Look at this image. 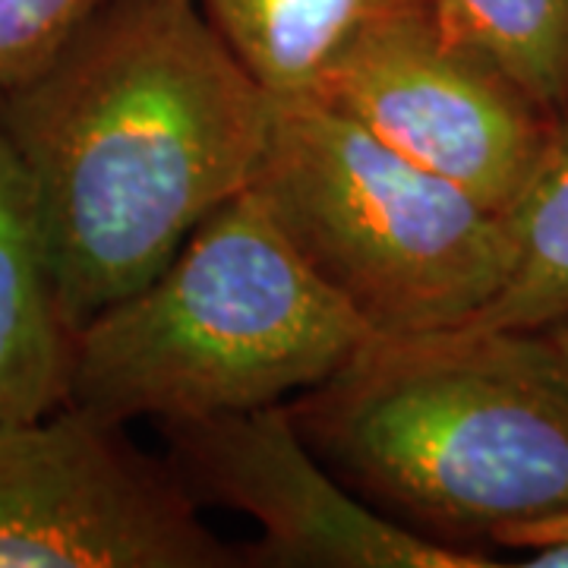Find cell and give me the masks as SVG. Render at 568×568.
<instances>
[{
	"mask_svg": "<svg viewBox=\"0 0 568 568\" xmlns=\"http://www.w3.org/2000/svg\"><path fill=\"white\" fill-rule=\"evenodd\" d=\"M275 104L193 0H108L0 99L70 323L136 294L250 190Z\"/></svg>",
	"mask_w": 568,
	"mask_h": 568,
	"instance_id": "1",
	"label": "cell"
},
{
	"mask_svg": "<svg viewBox=\"0 0 568 568\" xmlns=\"http://www.w3.org/2000/svg\"><path fill=\"white\" fill-rule=\"evenodd\" d=\"M364 503L446 547H521L568 518V376L537 332L373 338L291 398Z\"/></svg>",
	"mask_w": 568,
	"mask_h": 568,
	"instance_id": "2",
	"label": "cell"
},
{
	"mask_svg": "<svg viewBox=\"0 0 568 568\" xmlns=\"http://www.w3.org/2000/svg\"><path fill=\"white\" fill-rule=\"evenodd\" d=\"M373 338L246 190L145 287L80 325L70 405L126 426L282 405Z\"/></svg>",
	"mask_w": 568,
	"mask_h": 568,
	"instance_id": "3",
	"label": "cell"
},
{
	"mask_svg": "<svg viewBox=\"0 0 568 568\" xmlns=\"http://www.w3.org/2000/svg\"><path fill=\"white\" fill-rule=\"evenodd\" d=\"M250 190L376 338L458 328L506 278V212L320 99L275 104Z\"/></svg>",
	"mask_w": 568,
	"mask_h": 568,
	"instance_id": "4",
	"label": "cell"
},
{
	"mask_svg": "<svg viewBox=\"0 0 568 568\" xmlns=\"http://www.w3.org/2000/svg\"><path fill=\"white\" fill-rule=\"evenodd\" d=\"M310 99L499 212L518 200L559 123L448 0L366 29Z\"/></svg>",
	"mask_w": 568,
	"mask_h": 568,
	"instance_id": "5",
	"label": "cell"
},
{
	"mask_svg": "<svg viewBox=\"0 0 568 568\" xmlns=\"http://www.w3.org/2000/svg\"><path fill=\"white\" fill-rule=\"evenodd\" d=\"M168 455L67 405L0 424V568H237Z\"/></svg>",
	"mask_w": 568,
	"mask_h": 568,
	"instance_id": "6",
	"label": "cell"
},
{
	"mask_svg": "<svg viewBox=\"0 0 568 568\" xmlns=\"http://www.w3.org/2000/svg\"><path fill=\"white\" fill-rule=\"evenodd\" d=\"M168 462L200 508L246 515L250 568H487L484 552L420 537L364 503L310 448L282 405L162 420Z\"/></svg>",
	"mask_w": 568,
	"mask_h": 568,
	"instance_id": "7",
	"label": "cell"
},
{
	"mask_svg": "<svg viewBox=\"0 0 568 568\" xmlns=\"http://www.w3.org/2000/svg\"><path fill=\"white\" fill-rule=\"evenodd\" d=\"M77 332L63 310L36 183L0 130V424L70 405Z\"/></svg>",
	"mask_w": 568,
	"mask_h": 568,
	"instance_id": "8",
	"label": "cell"
},
{
	"mask_svg": "<svg viewBox=\"0 0 568 568\" xmlns=\"http://www.w3.org/2000/svg\"><path fill=\"white\" fill-rule=\"evenodd\" d=\"M275 102L310 99L354 39L429 0H193Z\"/></svg>",
	"mask_w": 568,
	"mask_h": 568,
	"instance_id": "9",
	"label": "cell"
},
{
	"mask_svg": "<svg viewBox=\"0 0 568 568\" xmlns=\"http://www.w3.org/2000/svg\"><path fill=\"white\" fill-rule=\"evenodd\" d=\"M506 278L455 332H540L568 316V111L506 209Z\"/></svg>",
	"mask_w": 568,
	"mask_h": 568,
	"instance_id": "10",
	"label": "cell"
},
{
	"mask_svg": "<svg viewBox=\"0 0 568 568\" xmlns=\"http://www.w3.org/2000/svg\"><path fill=\"white\" fill-rule=\"evenodd\" d=\"M515 80L552 114L568 111V0H448Z\"/></svg>",
	"mask_w": 568,
	"mask_h": 568,
	"instance_id": "11",
	"label": "cell"
},
{
	"mask_svg": "<svg viewBox=\"0 0 568 568\" xmlns=\"http://www.w3.org/2000/svg\"><path fill=\"white\" fill-rule=\"evenodd\" d=\"M108 0H0V99L54 61Z\"/></svg>",
	"mask_w": 568,
	"mask_h": 568,
	"instance_id": "12",
	"label": "cell"
},
{
	"mask_svg": "<svg viewBox=\"0 0 568 568\" xmlns=\"http://www.w3.org/2000/svg\"><path fill=\"white\" fill-rule=\"evenodd\" d=\"M528 549L530 559H525L534 568H568V518H559L547 528L534 530L528 540L521 544Z\"/></svg>",
	"mask_w": 568,
	"mask_h": 568,
	"instance_id": "13",
	"label": "cell"
},
{
	"mask_svg": "<svg viewBox=\"0 0 568 568\" xmlns=\"http://www.w3.org/2000/svg\"><path fill=\"white\" fill-rule=\"evenodd\" d=\"M537 335L544 338V345L549 347V354L556 357V364L562 366V373L568 376V316L566 320H559V323L547 325V328H540Z\"/></svg>",
	"mask_w": 568,
	"mask_h": 568,
	"instance_id": "14",
	"label": "cell"
}]
</instances>
